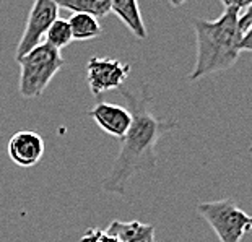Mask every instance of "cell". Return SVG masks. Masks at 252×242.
Wrapping results in <instances>:
<instances>
[{"label": "cell", "mask_w": 252, "mask_h": 242, "mask_svg": "<svg viewBox=\"0 0 252 242\" xmlns=\"http://www.w3.org/2000/svg\"><path fill=\"white\" fill-rule=\"evenodd\" d=\"M121 94L128 104V111L132 114V125L127 135L121 140L119 154L103 182V190L124 197L126 185L133 174L157 168V145L159 138L164 133L178 128L179 122L161 121L153 114L150 109L152 96L145 85L140 87L138 94L128 90H121Z\"/></svg>", "instance_id": "1"}, {"label": "cell", "mask_w": 252, "mask_h": 242, "mask_svg": "<svg viewBox=\"0 0 252 242\" xmlns=\"http://www.w3.org/2000/svg\"><path fill=\"white\" fill-rule=\"evenodd\" d=\"M249 3L251 2L224 0V10L220 18L213 21L200 18L192 20L197 41V59L189 75L190 82L228 70L238 62L241 54L239 42L243 37L238 26V18Z\"/></svg>", "instance_id": "2"}, {"label": "cell", "mask_w": 252, "mask_h": 242, "mask_svg": "<svg viewBox=\"0 0 252 242\" xmlns=\"http://www.w3.org/2000/svg\"><path fill=\"white\" fill-rule=\"evenodd\" d=\"M17 62L20 65L18 90L20 94L26 99L39 98L65 63L61 51L52 49L46 42H42Z\"/></svg>", "instance_id": "3"}, {"label": "cell", "mask_w": 252, "mask_h": 242, "mask_svg": "<svg viewBox=\"0 0 252 242\" xmlns=\"http://www.w3.org/2000/svg\"><path fill=\"white\" fill-rule=\"evenodd\" d=\"M197 213L215 231L220 242H241L252 228L251 216L234 200L198 203Z\"/></svg>", "instance_id": "4"}, {"label": "cell", "mask_w": 252, "mask_h": 242, "mask_svg": "<svg viewBox=\"0 0 252 242\" xmlns=\"http://www.w3.org/2000/svg\"><path fill=\"white\" fill-rule=\"evenodd\" d=\"M59 18V5L52 0H36L31 5V10L26 20L25 31L21 34V39L17 46L15 60H20L26 54L36 49L42 44V39L46 37L47 30Z\"/></svg>", "instance_id": "5"}, {"label": "cell", "mask_w": 252, "mask_h": 242, "mask_svg": "<svg viewBox=\"0 0 252 242\" xmlns=\"http://www.w3.org/2000/svg\"><path fill=\"white\" fill-rule=\"evenodd\" d=\"M130 73V65L109 57H91L87 63V82L93 96L121 90Z\"/></svg>", "instance_id": "6"}, {"label": "cell", "mask_w": 252, "mask_h": 242, "mask_svg": "<svg viewBox=\"0 0 252 242\" xmlns=\"http://www.w3.org/2000/svg\"><path fill=\"white\" fill-rule=\"evenodd\" d=\"M7 153L20 168H33L44 156V140L33 130H20L10 138Z\"/></svg>", "instance_id": "7"}, {"label": "cell", "mask_w": 252, "mask_h": 242, "mask_svg": "<svg viewBox=\"0 0 252 242\" xmlns=\"http://www.w3.org/2000/svg\"><path fill=\"white\" fill-rule=\"evenodd\" d=\"M88 116L98 123V127L103 132L121 140L127 135L128 128L132 125V114L127 107L106 103V101L94 104L93 109L88 111Z\"/></svg>", "instance_id": "8"}, {"label": "cell", "mask_w": 252, "mask_h": 242, "mask_svg": "<svg viewBox=\"0 0 252 242\" xmlns=\"http://www.w3.org/2000/svg\"><path fill=\"white\" fill-rule=\"evenodd\" d=\"M111 12L116 13V17L127 26L128 31L135 37L138 39L148 37L138 2L135 0H111Z\"/></svg>", "instance_id": "9"}, {"label": "cell", "mask_w": 252, "mask_h": 242, "mask_svg": "<svg viewBox=\"0 0 252 242\" xmlns=\"http://www.w3.org/2000/svg\"><path fill=\"white\" fill-rule=\"evenodd\" d=\"M104 231L119 242H155V228L140 221L124 223L114 219Z\"/></svg>", "instance_id": "10"}, {"label": "cell", "mask_w": 252, "mask_h": 242, "mask_svg": "<svg viewBox=\"0 0 252 242\" xmlns=\"http://www.w3.org/2000/svg\"><path fill=\"white\" fill-rule=\"evenodd\" d=\"M73 41H90L103 34V26L99 20L87 13H73L68 18Z\"/></svg>", "instance_id": "11"}, {"label": "cell", "mask_w": 252, "mask_h": 242, "mask_svg": "<svg viewBox=\"0 0 252 242\" xmlns=\"http://www.w3.org/2000/svg\"><path fill=\"white\" fill-rule=\"evenodd\" d=\"M59 8L68 10L72 13H87L94 18H104L111 12V0H70L57 2Z\"/></svg>", "instance_id": "12"}, {"label": "cell", "mask_w": 252, "mask_h": 242, "mask_svg": "<svg viewBox=\"0 0 252 242\" xmlns=\"http://www.w3.org/2000/svg\"><path fill=\"white\" fill-rule=\"evenodd\" d=\"M44 39H46V44L51 46L52 49H56V51H62L63 47H67L73 41L68 20L57 18L54 23L51 25V28L47 30Z\"/></svg>", "instance_id": "13"}, {"label": "cell", "mask_w": 252, "mask_h": 242, "mask_svg": "<svg viewBox=\"0 0 252 242\" xmlns=\"http://www.w3.org/2000/svg\"><path fill=\"white\" fill-rule=\"evenodd\" d=\"M80 242H119V241L112 238L111 234H108L103 229H88L85 231Z\"/></svg>", "instance_id": "14"}, {"label": "cell", "mask_w": 252, "mask_h": 242, "mask_svg": "<svg viewBox=\"0 0 252 242\" xmlns=\"http://www.w3.org/2000/svg\"><path fill=\"white\" fill-rule=\"evenodd\" d=\"M238 26H239V31L241 34H244L251 26H252V2L246 7L243 12L239 13V18H238Z\"/></svg>", "instance_id": "15"}, {"label": "cell", "mask_w": 252, "mask_h": 242, "mask_svg": "<svg viewBox=\"0 0 252 242\" xmlns=\"http://www.w3.org/2000/svg\"><path fill=\"white\" fill-rule=\"evenodd\" d=\"M239 51H248V52H252V26L246 31L241 37V42H239Z\"/></svg>", "instance_id": "16"}, {"label": "cell", "mask_w": 252, "mask_h": 242, "mask_svg": "<svg viewBox=\"0 0 252 242\" xmlns=\"http://www.w3.org/2000/svg\"><path fill=\"white\" fill-rule=\"evenodd\" d=\"M249 151H251V153H252V147H251V148H249Z\"/></svg>", "instance_id": "17"}, {"label": "cell", "mask_w": 252, "mask_h": 242, "mask_svg": "<svg viewBox=\"0 0 252 242\" xmlns=\"http://www.w3.org/2000/svg\"><path fill=\"white\" fill-rule=\"evenodd\" d=\"M251 224H252V216H251Z\"/></svg>", "instance_id": "18"}]
</instances>
